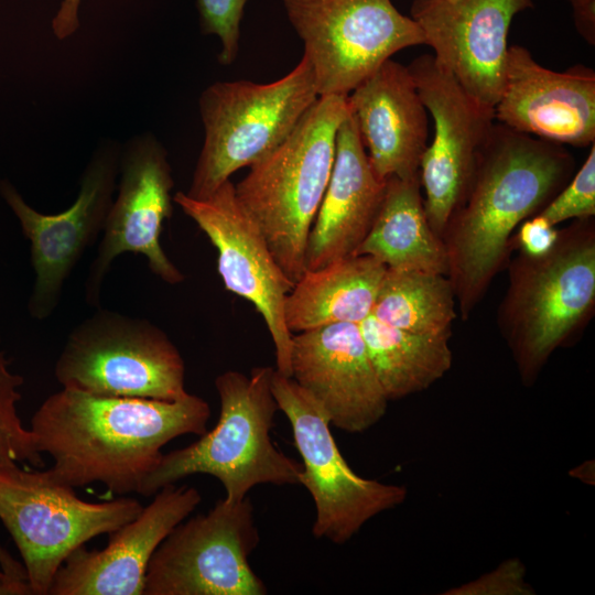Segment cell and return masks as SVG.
<instances>
[{"instance_id": "3", "label": "cell", "mask_w": 595, "mask_h": 595, "mask_svg": "<svg viewBox=\"0 0 595 595\" xmlns=\"http://www.w3.org/2000/svg\"><path fill=\"white\" fill-rule=\"evenodd\" d=\"M273 371L260 366L248 376L237 370L217 376L220 413L216 425L188 446L162 454L138 494L153 496L196 474L217 478L229 502L241 501L261 484L300 485L302 464L285 455L270 436L279 411L271 390Z\"/></svg>"}, {"instance_id": "16", "label": "cell", "mask_w": 595, "mask_h": 595, "mask_svg": "<svg viewBox=\"0 0 595 595\" xmlns=\"http://www.w3.org/2000/svg\"><path fill=\"white\" fill-rule=\"evenodd\" d=\"M532 0H414L410 13L433 57L479 104L501 94L508 32Z\"/></svg>"}, {"instance_id": "18", "label": "cell", "mask_w": 595, "mask_h": 595, "mask_svg": "<svg viewBox=\"0 0 595 595\" xmlns=\"http://www.w3.org/2000/svg\"><path fill=\"white\" fill-rule=\"evenodd\" d=\"M495 120L561 145L595 143V73L584 65L555 72L521 45L508 47Z\"/></svg>"}, {"instance_id": "20", "label": "cell", "mask_w": 595, "mask_h": 595, "mask_svg": "<svg viewBox=\"0 0 595 595\" xmlns=\"http://www.w3.org/2000/svg\"><path fill=\"white\" fill-rule=\"evenodd\" d=\"M347 100L376 174L385 181L419 174L429 118L408 66L386 61Z\"/></svg>"}, {"instance_id": "14", "label": "cell", "mask_w": 595, "mask_h": 595, "mask_svg": "<svg viewBox=\"0 0 595 595\" xmlns=\"http://www.w3.org/2000/svg\"><path fill=\"white\" fill-rule=\"evenodd\" d=\"M173 202L216 248L217 270L225 289L252 303L263 317L275 349V370L291 377L292 334L285 324L284 303L294 283L239 203L235 184L228 180L202 199L177 192Z\"/></svg>"}, {"instance_id": "1", "label": "cell", "mask_w": 595, "mask_h": 595, "mask_svg": "<svg viewBox=\"0 0 595 595\" xmlns=\"http://www.w3.org/2000/svg\"><path fill=\"white\" fill-rule=\"evenodd\" d=\"M209 416V404L191 393L165 401L62 388L39 407L30 430L52 457L55 479L73 488L98 482L126 495L139 491L166 443L204 434Z\"/></svg>"}, {"instance_id": "31", "label": "cell", "mask_w": 595, "mask_h": 595, "mask_svg": "<svg viewBox=\"0 0 595 595\" xmlns=\"http://www.w3.org/2000/svg\"><path fill=\"white\" fill-rule=\"evenodd\" d=\"M574 26L577 33L588 44L595 45V0H567Z\"/></svg>"}, {"instance_id": "10", "label": "cell", "mask_w": 595, "mask_h": 595, "mask_svg": "<svg viewBox=\"0 0 595 595\" xmlns=\"http://www.w3.org/2000/svg\"><path fill=\"white\" fill-rule=\"evenodd\" d=\"M271 390L290 422L302 458L300 485L314 501L315 538L343 544L371 518L403 504L408 496L404 486L364 478L350 468L325 412L292 377L274 369Z\"/></svg>"}, {"instance_id": "21", "label": "cell", "mask_w": 595, "mask_h": 595, "mask_svg": "<svg viewBox=\"0 0 595 595\" xmlns=\"http://www.w3.org/2000/svg\"><path fill=\"white\" fill-rule=\"evenodd\" d=\"M386 181L374 171L349 110L337 132L333 170L309 234L305 270L356 253L377 216Z\"/></svg>"}, {"instance_id": "7", "label": "cell", "mask_w": 595, "mask_h": 595, "mask_svg": "<svg viewBox=\"0 0 595 595\" xmlns=\"http://www.w3.org/2000/svg\"><path fill=\"white\" fill-rule=\"evenodd\" d=\"M133 498L84 501L46 470L0 466V520L23 561L32 595H47L57 570L87 541L111 533L142 510Z\"/></svg>"}, {"instance_id": "29", "label": "cell", "mask_w": 595, "mask_h": 595, "mask_svg": "<svg viewBox=\"0 0 595 595\" xmlns=\"http://www.w3.org/2000/svg\"><path fill=\"white\" fill-rule=\"evenodd\" d=\"M526 570L518 559L501 563L493 572L482 575L476 581L451 589L446 594L456 595H528L532 588L524 580Z\"/></svg>"}, {"instance_id": "25", "label": "cell", "mask_w": 595, "mask_h": 595, "mask_svg": "<svg viewBox=\"0 0 595 595\" xmlns=\"http://www.w3.org/2000/svg\"><path fill=\"white\" fill-rule=\"evenodd\" d=\"M371 315L412 333L452 334L454 290L445 274L387 269Z\"/></svg>"}, {"instance_id": "24", "label": "cell", "mask_w": 595, "mask_h": 595, "mask_svg": "<svg viewBox=\"0 0 595 595\" xmlns=\"http://www.w3.org/2000/svg\"><path fill=\"white\" fill-rule=\"evenodd\" d=\"M366 349L388 400L421 392L452 367V334H419L369 315L360 324Z\"/></svg>"}, {"instance_id": "22", "label": "cell", "mask_w": 595, "mask_h": 595, "mask_svg": "<svg viewBox=\"0 0 595 595\" xmlns=\"http://www.w3.org/2000/svg\"><path fill=\"white\" fill-rule=\"evenodd\" d=\"M387 267L367 255H353L305 270L284 303L291 334L337 323L360 324L372 314Z\"/></svg>"}, {"instance_id": "28", "label": "cell", "mask_w": 595, "mask_h": 595, "mask_svg": "<svg viewBox=\"0 0 595 595\" xmlns=\"http://www.w3.org/2000/svg\"><path fill=\"white\" fill-rule=\"evenodd\" d=\"M248 0H197L199 25L204 34L218 36L221 51L218 61L228 66L239 51L240 21Z\"/></svg>"}, {"instance_id": "27", "label": "cell", "mask_w": 595, "mask_h": 595, "mask_svg": "<svg viewBox=\"0 0 595 595\" xmlns=\"http://www.w3.org/2000/svg\"><path fill=\"white\" fill-rule=\"evenodd\" d=\"M538 214L555 227L569 219L594 217L595 143L573 178Z\"/></svg>"}, {"instance_id": "33", "label": "cell", "mask_w": 595, "mask_h": 595, "mask_svg": "<svg viewBox=\"0 0 595 595\" xmlns=\"http://www.w3.org/2000/svg\"><path fill=\"white\" fill-rule=\"evenodd\" d=\"M29 586L12 581L0 570V595H28Z\"/></svg>"}, {"instance_id": "15", "label": "cell", "mask_w": 595, "mask_h": 595, "mask_svg": "<svg viewBox=\"0 0 595 595\" xmlns=\"http://www.w3.org/2000/svg\"><path fill=\"white\" fill-rule=\"evenodd\" d=\"M408 68L434 128L419 175L431 228L440 237L461 203L495 123L494 109L473 98L433 55L415 57Z\"/></svg>"}, {"instance_id": "17", "label": "cell", "mask_w": 595, "mask_h": 595, "mask_svg": "<svg viewBox=\"0 0 595 595\" xmlns=\"http://www.w3.org/2000/svg\"><path fill=\"white\" fill-rule=\"evenodd\" d=\"M291 377L320 404L329 424L361 433L386 414L388 398L359 324L337 323L292 334Z\"/></svg>"}, {"instance_id": "30", "label": "cell", "mask_w": 595, "mask_h": 595, "mask_svg": "<svg viewBox=\"0 0 595 595\" xmlns=\"http://www.w3.org/2000/svg\"><path fill=\"white\" fill-rule=\"evenodd\" d=\"M558 235L559 229L537 214L520 224L517 234L511 238V249L518 248L526 255L539 256L553 247Z\"/></svg>"}, {"instance_id": "2", "label": "cell", "mask_w": 595, "mask_h": 595, "mask_svg": "<svg viewBox=\"0 0 595 595\" xmlns=\"http://www.w3.org/2000/svg\"><path fill=\"white\" fill-rule=\"evenodd\" d=\"M574 165L564 145L494 123L441 236L446 277L464 321L507 262L513 230L563 188Z\"/></svg>"}, {"instance_id": "11", "label": "cell", "mask_w": 595, "mask_h": 595, "mask_svg": "<svg viewBox=\"0 0 595 595\" xmlns=\"http://www.w3.org/2000/svg\"><path fill=\"white\" fill-rule=\"evenodd\" d=\"M259 541L250 498L219 499L161 542L148 564L143 595H264L268 588L249 563Z\"/></svg>"}, {"instance_id": "4", "label": "cell", "mask_w": 595, "mask_h": 595, "mask_svg": "<svg viewBox=\"0 0 595 595\" xmlns=\"http://www.w3.org/2000/svg\"><path fill=\"white\" fill-rule=\"evenodd\" d=\"M347 96L318 97L292 132L250 166L236 196L263 234L278 264L295 283L305 271V249L325 194Z\"/></svg>"}, {"instance_id": "8", "label": "cell", "mask_w": 595, "mask_h": 595, "mask_svg": "<svg viewBox=\"0 0 595 595\" xmlns=\"http://www.w3.org/2000/svg\"><path fill=\"white\" fill-rule=\"evenodd\" d=\"M63 388L111 397L185 398V365L167 335L147 320L99 309L67 336L54 366Z\"/></svg>"}, {"instance_id": "9", "label": "cell", "mask_w": 595, "mask_h": 595, "mask_svg": "<svg viewBox=\"0 0 595 595\" xmlns=\"http://www.w3.org/2000/svg\"><path fill=\"white\" fill-rule=\"evenodd\" d=\"M320 97L347 96L393 54L424 44L391 0H283Z\"/></svg>"}, {"instance_id": "6", "label": "cell", "mask_w": 595, "mask_h": 595, "mask_svg": "<svg viewBox=\"0 0 595 595\" xmlns=\"http://www.w3.org/2000/svg\"><path fill=\"white\" fill-rule=\"evenodd\" d=\"M318 97L305 56L272 83L235 80L207 86L198 99L204 142L185 193L205 198L236 171L262 160L292 132Z\"/></svg>"}, {"instance_id": "32", "label": "cell", "mask_w": 595, "mask_h": 595, "mask_svg": "<svg viewBox=\"0 0 595 595\" xmlns=\"http://www.w3.org/2000/svg\"><path fill=\"white\" fill-rule=\"evenodd\" d=\"M80 0H64L52 21V30L60 40L71 36L79 25Z\"/></svg>"}, {"instance_id": "23", "label": "cell", "mask_w": 595, "mask_h": 595, "mask_svg": "<svg viewBox=\"0 0 595 595\" xmlns=\"http://www.w3.org/2000/svg\"><path fill=\"white\" fill-rule=\"evenodd\" d=\"M355 255L371 256L387 269L446 275V250L428 220L419 174L387 178L377 216Z\"/></svg>"}, {"instance_id": "26", "label": "cell", "mask_w": 595, "mask_h": 595, "mask_svg": "<svg viewBox=\"0 0 595 595\" xmlns=\"http://www.w3.org/2000/svg\"><path fill=\"white\" fill-rule=\"evenodd\" d=\"M23 378L13 372L0 345V466L29 463L43 467L42 453L37 450L32 431L19 416L18 403ZM13 556L0 544V566L6 567Z\"/></svg>"}, {"instance_id": "5", "label": "cell", "mask_w": 595, "mask_h": 595, "mask_svg": "<svg viewBox=\"0 0 595 595\" xmlns=\"http://www.w3.org/2000/svg\"><path fill=\"white\" fill-rule=\"evenodd\" d=\"M595 307V225L575 219L545 253L510 263L498 326L530 383L552 353L586 324Z\"/></svg>"}, {"instance_id": "19", "label": "cell", "mask_w": 595, "mask_h": 595, "mask_svg": "<svg viewBox=\"0 0 595 595\" xmlns=\"http://www.w3.org/2000/svg\"><path fill=\"white\" fill-rule=\"evenodd\" d=\"M195 487L167 485L100 551L84 545L57 570L47 595H143L148 564L166 536L199 505Z\"/></svg>"}, {"instance_id": "13", "label": "cell", "mask_w": 595, "mask_h": 595, "mask_svg": "<svg viewBox=\"0 0 595 595\" xmlns=\"http://www.w3.org/2000/svg\"><path fill=\"white\" fill-rule=\"evenodd\" d=\"M119 174L118 194L84 286L86 302L95 307L110 266L126 252L142 255L150 270L166 283L184 281L160 241L163 223L173 209L174 181L164 147L151 133L134 136L121 149Z\"/></svg>"}, {"instance_id": "12", "label": "cell", "mask_w": 595, "mask_h": 595, "mask_svg": "<svg viewBox=\"0 0 595 595\" xmlns=\"http://www.w3.org/2000/svg\"><path fill=\"white\" fill-rule=\"evenodd\" d=\"M121 149L113 140L101 141L83 172L75 202L57 214L37 212L10 182H0V194L30 241L35 273L29 301L32 317L45 320L53 314L73 269L102 232L119 176Z\"/></svg>"}]
</instances>
